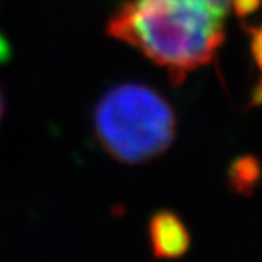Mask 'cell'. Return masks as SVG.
Segmentation results:
<instances>
[{
	"label": "cell",
	"instance_id": "cell-3",
	"mask_svg": "<svg viewBox=\"0 0 262 262\" xmlns=\"http://www.w3.org/2000/svg\"><path fill=\"white\" fill-rule=\"evenodd\" d=\"M148 237L155 259L172 260L187 254L191 235L181 216L170 209H157L148 222Z\"/></svg>",
	"mask_w": 262,
	"mask_h": 262
},
{
	"label": "cell",
	"instance_id": "cell-1",
	"mask_svg": "<svg viewBox=\"0 0 262 262\" xmlns=\"http://www.w3.org/2000/svg\"><path fill=\"white\" fill-rule=\"evenodd\" d=\"M106 33L165 68L172 83L208 65L223 43L225 17L194 0H126Z\"/></svg>",
	"mask_w": 262,
	"mask_h": 262
},
{
	"label": "cell",
	"instance_id": "cell-2",
	"mask_svg": "<svg viewBox=\"0 0 262 262\" xmlns=\"http://www.w3.org/2000/svg\"><path fill=\"white\" fill-rule=\"evenodd\" d=\"M94 131L109 155L123 164L154 160L172 145L176 113L165 97L143 83L109 89L94 109Z\"/></svg>",
	"mask_w": 262,
	"mask_h": 262
},
{
	"label": "cell",
	"instance_id": "cell-7",
	"mask_svg": "<svg viewBox=\"0 0 262 262\" xmlns=\"http://www.w3.org/2000/svg\"><path fill=\"white\" fill-rule=\"evenodd\" d=\"M194 2L204 5L206 9L213 10L214 14L227 17L228 10H230V0H194Z\"/></svg>",
	"mask_w": 262,
	"mask_h": 262
},
{
	"label": "cell",
	"instance_id": "cell-5",
	"mask_svg": "<svg viewBox=\"0 0 262 262\" xmlns=\"http://www.w3.org/2000/svg\"><path fill=\"white\" fill-rule=\"evenodd\" d=\"M262 5V0H230V9L240 19H245L254 12H257Z\"/></svg>",
	"mask_w": 262,
	"mask_h": 262
},
{
	"label": "cell",
	"instance_id": "cell-4",
	"mask_svg": "<svg viewBox=\"0 0 262 262\" xmlns=\"http://www.w3.org/2000/svg\"><path fill=\"white\" fill-rule=\"evenodd\" d=\"M262 181V162L255 155H238L230 162L227 182L235 194L250 198Z\"/></svg>",
	"mask_w": 262,
	"mask_h": 262
},
{
	"label": "cell",
	"instance_id": "cell-8",
	"mask_svg": "<svg viewBox=\"0 0 262 262\" xmlns=\"http://www.w3.org/2000/svg\"><path fill=\"white\" fill-rule=\"evenodd\" d=\"M4 107H5L4 96H2V91H0V121H2V116H4Z\"/></svg>",
	"mask_w": 262,
	"mask_h": 262
},
{
	"label": "cell",
	"instance_id": "cell-6",
	"mask_svg": "<svg viewBox=\"0 0 262 262\" xmlns=\"http://www.w3.org/2000/svg\"><path fill=\"white\" fill-rule=\"evenodd\" d=\"M252 41H250V51H252V58L255 61V65L259 67V70L262 72V24L259 28H255L250 31Z\"/></svg>",
	"mask_w": 262,
	"mask_h": 262
}]
</instances>
